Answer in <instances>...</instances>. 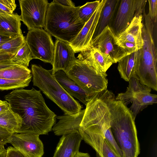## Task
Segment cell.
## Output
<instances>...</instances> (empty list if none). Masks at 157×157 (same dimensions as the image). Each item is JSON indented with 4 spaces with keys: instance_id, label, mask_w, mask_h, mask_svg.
<instances>
[{
    "instance_id": "6da1fadb",
    "label": "cell",
    "mask_w": 157,
    "mask_h": 157,
    "mask_svg": "<svg viewBox=\"0 0 157 157\" xmlns=\"http://www.w3.org/2000/svg\"><path fill=\"white\" fill-rule=\"evenodd\" d=\"M4 98L22 120L17 133L46 135L56 124L57 116L46 105L40 90L16 89Z\"/></svg>"
},
{
    "instance_id": "7a4b0ae2",
    "label": "cell",
    "mask_w": 157,
    "mask_h": 157,
    "mask_svg": "<svg viewBox=\"0 0 157 157\" xmlns=\"http://www.w3.org/2000/svg\"><path fill=\"white\" fill-rule=\"evenodd\" d=\"M103 96L110 113L111 131L123 154V157H137L140 144L135 122V118L127 106L115 99L114 94L107 90Z\"/></svg>"
},
{
    "instance_id": "3957f363",
    "label": "cell",
    "mask_w": 157,
    "mask_h": 157,
    "mask_svg": "<svg viewBox=\"0 0 157 157\" xmlns=\"http://www.w3.org/2000/svg\"><path fill=\"white\" fill-rule=\"evenodd\" d=\"M80 6H65L54 0L49 3L44 30L56 39L70 44L85 24L78 15Z\"/></svg>"
},
{
    "instance_id": "277c9868",
    "label": "cell",
    "mask_w": 157,
    "mask_h": 157,
    "mask_svg": "<svg viewBox=\"0 0 157 157\" xmlns=\"http://www.w3.org/2000/svg\"><path fill=\"white\" fill-rule=\"evenodd\" d=\"M142 23L143 46L140 49V56L136 74L141 84L157 91V50L153 37L155 24L145 11Z\"/></svg>"
},
{
    "instance_id": "5b68a950",
    "label": "cell",
    "mask_w": 157,
    "mask_h": 157,
    "mask_svg": "<svg viewBox=\"0 0 157 157\" xmlns=\"http://www.w3.org/2000/svg\"><path fill=\"white\" fill-rule=\"evenodd\" d=\"M32 82L49 98L63 112L73 115L80 112L83 106L69 94L56 80L52 69H45L40 65L31 66Z\"/></svg>"
},
{
    "instance_id": "8992f818",
    "label": "cell",
    "mask_w": 157,
    "mask_h": 157,
    "mask_svg": "<svg viewBox=\"0 0 157 157\" xmlns=\"http://www.w3.org/2000/svg\"><path fill=\"white\" fill-rule=\"evenodd\" d=\"M110 121L109 110L102 91L95 94L87 101L80 128L101 132L119 157H123L122 152L112 133Z\"/></svg>"
},
{
    "instance_id": "52a82bcc",
    "label": "cell",
    "mask_w": 157,
    "mask_h": 157,
    "mask_svg": "<svg viewBox=\"0 0 157 157\" xmlns=\"http://www.w3.org/2000/svg\"><path fill=\"white\" fill-rule=\"evenodd\" d=\"M66 73L81 87L91 93L96 94L107 89V74L98 73L82 60L77 59Z\"/></svg>"
},
{
    "instance_id": "ba28073f",
    "label": "cell",
    "mask_w": 157,
    "mask_h": 157,
    "mask_svg": "<svg viewBox=\"0 0 157 157\" xmlns=\"http://www.w3.org/2000/svg\"><path fill=\"white\" fill-rule=\"evenodd\" d=\"M25 42L33 59H39L52 65L55 44L48 33L42 28L30 30L27 33Z\"/></svg>"
},
{
    "instance_id": "9c48e42d",
    "label": "cell",
    "mask_w": 157,
    "mask_h": 157,
    "mask_svg": "<svg viewBox=\"0 0 157 157\" xmlns=\"http://www.w3.org/2000/svg\"><path fill=\"white\" fill-rule=\"evenodd\" d=\"M21 21L29 30L44 27L49 3L47 0H20Z\"/></svg>"
},
{
    "instance_id": "30bf717a",
    "label": "cell",
    "mask_w": 157,
    "mask_h": 157,
    "mask_svg": "<svg viewBox=\"0 0 157 157\" xmlns=\"http://www.w3.org/2000/svg\"><path fill=\"white\" fill-rule=\"evenodd\" d=\"M147 1L146 0L121 1L112 28L116 35L124 31L135 17L143 15Z\"/></svg>"
},
{
    "instance_id": "8fae6325",
    "label": "cell",
    "mask_w": 157,
    "mask_h": 157,
    "mask_svg": "<svg viewBox=\"0 0 157 157\" xmlns=\"http://www.w3.org/2000/svg\"><path fill=\"white\" fill-rule=\"evenodd\" d=\"M116 36L112 28L108 25L99 34L93 37L92 42V47L108 55L113 63L128 55L117 44Z\"/></svg>"
},
{
    "instance_id": "7c38bea8",
    "label": "cell",
    "mask_w": 157,
    "mask_h": 157,
    "mask_svg": "<svg viewBox=\"0 0 157 157\" xmlns=\"http://www.w3.org/2000/svg\"><path fill=\"white\" fill-rule=\"evenodd\" d=\"M106 1L101 0L98 6L90 18L85 23L75 38L69 44L75 53L86 51L92 47V39Z\"/></svg>"
},
{
    "instance_id": "4fadbf2b",
    "label": "cell",
    "mask_w": 157,
    "mask_h": 157,
    "mask_svg": "<svg viewBox=\"0 0 157 157\" xmlns=\"http://www.w3.org/2000/svg\"><path fill=\"white\" fill-rule=\"evenodd\" d=\"M39 135L25 133H14L10 136L9 143L26 157H42L44 146Z\"/></svg>"
},
{
    "instance_id": "5bb4252c",
    "label": "cell",
    "mask_w": 157,
    "mask_h": 157,
    "mask_svg": "<svg viewBox=\"0 0 157 157\" xmlns=\"http://www.w3.org/2000/svg\"><path fill=\"white\" fill-rule=\"evenodd\" d=\"M55 44L53 63V74L59 70L67 73L71 69L77 59L75 56V53L69 44L57 39Z\"/></svg>"
},
{
    "instance_id": "9a60e30c",
    "label": "cell",
    "mask_w": 157,
    "mask_h": 157,
    "mask_svg": "<svg viewBox=\"0 0 157 157\" xmlns=\"http://www.w3.org/2000/svg\"><path fill=\"white\" fill-rule=\"evenodd\" d=\"M79 133L82 140L95 150L97 157H119L100 132L93 129L79 128Z\"/></svg>"
},
{
    "instance_id": "2e32d148",
    "label": "cell",
    "mask_w": 157,
    "mask_h": 157,
    "mask_svg": "<svg viewBox=\"0 0 157 157\" xmlns=\"http://www.w3.org/2000/svg\"><path fill=\"white\" fill-rule=\"evenodd\" d=\"M77 58L85 62L99 73L106 74L107 71L113 63L108 55L93 47L88 50L80 52Z\"/></svg>"
},
{
    "instance_id": "e0dca14e",
    "label": "cell",
    "mask_w": 157,
    "mask_h": 157,
    "mask_svg": "<svg viewBox=\"0 0 157 157\" xmlns=\"http://www.w3.org/2000/svg\"><path fill=\"white\" fill-rule=\"evenodd\" d=\"M82 140V137L78 131L63 135L53 157H75L79 152Z\"/></svg>"
},
{
    "instance_id": "ac0fdd59",
    "label": "cell",
    "mask_w": 157,
    "mask_h": 157,
    "mask_svg": "<svg viewBox=\"0 0 157 157\" xmlns=\"http://www.w3.org/2000/svg\"><path fill=\"white\" fill-rule=\"evenodd\" d=\"M54 75L59 83L69 94L78 99L86 105L90 98L96 94H93L83 89L63 70L57 71Z\"/></svg>"
},
{
    "instance_id": "d6986e66",
    "label": "cell",
    "mask_w": 157,
    "mask_h": 157,
    "mask_svg": "<svg viewBox=\"0 0 157 157\" xmlns=\"http://www.w3.org/2000/svg\"><path fill=\"white\" fill-rule=\"evenodd\" d=\"M85 109L73 115H64L56 117L59 121L53 127L52 130L56 135L63 136L75 131L79 132L80 124L82 120Z\"/></svg>"
},
{
    "instance_id": "ffe728a7",
    "label": "cell",
    "mask_w": 157,
    "mask_h": 157,
    "mask_svg": "<svg viewBox=\"0 0 157 157\" xmlns=\"http://www.w3.org/2000/svg\"><path fill=\"white\" fill-rule=\"evenodd\" d=\"M142 20L143 15L135 17L129 26L124 31L116 35L117 43L124 42H132L142 48L143 46L142 35Z\"/></svg>"
},
{
    "instance_id": "44dd1931",
    "label": "cell",
    "mask_w": 157,
    "mask_h": 157,
    "mask_svg": "<svg viewBox=\"0 0 157 157\" xmlns=\"http://www.w3.org/2000/svg\"><path fill=\"white\" fill-rule=\"evenodd\" d=\"M21 21L17 13H0V35L12 38L21 35Z\"/></svg>"
},
{
    "instance_id": "7402d4cb",
    "label": "cell",
    "mask_w": 157,
    "mask_h": 157,
    "mask_svg": "<svg viewBox=\"0 0 157 157\" xmlns=\"http://www.w3.org/2000/svg\"><path fill=\"white\" fill-rule=\"evenodd\" d=\"M140 56V50L126 55L118 62L117 69L121 77L128 82L130 78L136 74L137 64Z\"/></svg>"
},
{
    "instance_id": "603a6c76",
    "label": "cell",
    "mask_w": 157,
    "mask_h": 157,
    "mask_svg": "<svg viewBox=\"0 0 157 157\" xmlns=\"http://www.w3.org/2000/svg\"><path fill=\"white\" fill-rule=\"evenodd\" d=\"M129 85L124 93L119 94L115 99L121 101L126 106L132 103L134 97L136 93L141 92H150L151 89L149 87L141 84L136 75L130 79Z\"/></svg>"
},
{
    "instance_id": "cb8c5ba5",
    "label": "cell",
    "mask_w": 157,
    "mask_h": 157,
    "mask_svg": "<svg viewBox=\"0 0 157 157\" xmlns=\"http://www.w3.org/2000/svg\"><path fill=\"white\" fill-rule=\"evenodd\" d=\"M157 102V96L150 92H141L135 94L129 109L135 118L137 114L148 105Z\"/></svg>"
},
{
    "instance_id": "d4e9b609",
    "label": "cell",
    "mask_w": 157,
    "mask_h": 157,
    "mask_svg": "<svg viewBox=\"0 0 157 157\" xmlns=\"http://www.w3.org/2000/svg\"><path fill=\"white\" fill-rule=\"evenodd\" d=\"M31 71L28 67L19 64L14 65L0 70V78L10 80L32 79Z\"/></svg>"
},
{
    "instance_id": "484cf974",
    "label": "cell",
    "mask_w": 157,
    "mask_h": 157,
    "mask_svg": "<svg viewBox=\"0 0 157 157\" xmlns=\"http://www.w3.org/2000/svg\"><path fill=\"white\" fill-rule=\"evenodd\" d=\"M119 1V0H106L101 10L98 23L95 31L97 32L96 35L93 37L99 34L106 26L109 25Z\"/></svg>"
},
{
    "instance_id": "4316f807",
    "label": "cell",
    "mask_w": 157,
    "mask_h": 157,
    "mask_svg": "<svg viewBox=\"0 0 157 157\" xmlns=\"http://www.w3.org/2000/svg\"><path fill=\"white\" fill-rule=\"evenodd\" d=\"M22 122L21 118L10 109L0 114V126L12 134L17 133Z\"/></svg>"
},
{
    "instance_id": "83f0119b",
    "label": "cell",
    "mask_w": 157,
    "mask_h": 157,
    "mask_svg": "<svg viewBox=\"0 0 157 157\" xmlns=\"http://www.w3.org/2000/svg\"><path fill=\"white\" fill-rule=\"evenodd\" d=\"M25 42L23 34L0 45V53L14 56Z\"/></svg>"
},
{
    "instance_id": "f1b7e54d",
    "label": "cell",
    "mask_w": 157,
    "mask_h": 157,
    "mask_svg": "<svg viewBox=\"0 0 157 157\" xmlns=\"http://www.w3.org/2000/svg\"><path fill=\"white\" fill-rule=\"evenodd\" d=\"M33 59L32 53L25 42L13 57L12 60L28 67L30 61Z\"/></svg>"
},
{
    "instance_id": "f546056e",
    "label": "cell",
    "mask_w": 157,
    "mask_h": 157,
    "mask_svg": "<svg viewBox=\"0 0 157 157\" xmlns=\"http://www.w3.org/2000/svg\"><path fill=\"white\" fill-rule=\"evenodd\" d=\"M32 79L25 80H10L0 78V90H8L28 86Z\"/></svg>"
},
{
    "instance_id": "4dcf8cb0",
    "label": "cell",
    "mask_w": 157,
    "mask_h": 157,
    "mask_svg": "<svg viewBox=\"0 0 157 157\" xmlns=\"http://www.w3.org/2000/svg\"><path fill=\"white\" fill-rule=\"evenodd\" d=\"M100 2L101 0H97L87 2L85 4L80 6L78 10V15L83 22L85 23L90 18Z\"/></svg>"
},
{
    "instance_id": "1f68e13d",
    "label": "cell",
    "mask_w": 157,
    "mask_h": 157,
    "mask_svg": "<svg viewBox=\"0 0 157 157\" xmlns=\"http://www.w3.org/2000/svg\"><path fill=\"white\" fill-rule=\"evenodd\" d=\"M14 0H0V13L12 14L16 7Z\"/></svg>"
},
{
    "instance_id": "d6a6232c",
    "label": "cell",
    "mask_w": 157,
    "mask_h": 157,
    "mask_svg": "<svg viewBox=\"0 0 157 157\" xmlns=\"http://www.w3.org/2000/svg\"><path fill=\"white\" fill-rule=\"evenodd\" d=\"M117 44L128 55L136 52L142 48L135 43L128 42H119Z\"/></svg>"
},
{
    "instance_id": "836d02e7",
    "label": "cell",
    "mask_w": 157,
    "mask_h": 157,
    "mask_svg": "<svg viewBox=\"0 0 157 157\" xmlns=\"http://www.w3.org/2000/svg\"><path fill=\"white\" fill-rule=\"evenodd\" d=\"M149 10L148 13L153 23L155 24L157 20V0H149Z\"/></svg>"
},
{
    "instance_id": "e575fe53",
    "label": "cell",
    "mask_w": 157,
    "mask_h": 157,
    "mask_svg": "<svg viewBox=\"0 0 157 157\" xmlns=\"http://www.w3.org/2000/svg\"><path fill=\"white\" fill-rule=\"evenodd\" d=\"M12 134L6 129L0 126V147L4 146L9 143V139Z\"/></svg>"
},
{
    "instance_id": "d590c367",
    "label": "cell",
    "mask_w": 157,
    "mask_h": 157,
    "mask_svg": "<svg viewBox=\"0 0 157 157\" xmlns=\"http://www.w3.org/2000/svg\"><path fill=\"white\" fill-rule=\"evenodd\" d=\"M5 157H26L23 154L13 147H9L6 149Z\"/></svg>"
},
{
    "instance_id": "8d00e7d4",
    "label": "cell",
    "mask_w": 157,
    "mask_h": 157,
    "mask_svg": "<svg viewBox=\"0 0 157 157\" xmlns=\"http://www.w3.org/2000/svg\"><path fill=\"white\" fill-rule=\"evenodd\" d=\"M10 109V105L8 101L0 100V114Z\"/></svg>"
},
{
    "instance_id": "74e56055",
    "label": "cell",
    "mask_w": 157,
    "mask_h": 157,
    "mask_svg": "<svg viewBox=\"0 0 157 157\" xmlns=\"http://www.w3.org/2000/svg\"><path fill=\"white\" fill-rule=\"evenodd\" d=\"M13 56L11 55L0 53V63L12 61V59Z\"/></svg>"
},
{
    "instance_id": "f35d334b",
    "label": "cell",
    "mask_w": 157,
    "mask_h": 157,
    "mask_svg": "<svg viewBox=\"0 0 157 157\" xmlns=\"http://www.w3.org/2000/svg\"><path fill=\"white\" fill-rule=\"evenodd\" d=\"M65 6L69 7H75V5L72 1L71 0H54Z\"/></svg>"
},
{
    "instance_id": "ab89813d",
    "label": "cell",
    "mask_w": 157,
    "mask_h": 157,
    "mask_svg": "<svg viewBox=\"0 0 157 157\" xmlns=\"http://www.w3.org/2000/svg\"><path fill=\"white\" fill-rule=\"evenodd\" d=\"M16 64H19L12 61L7 62L0 63V70L9 67Z\"/></svg>"
},
{
    "instance_id": "60d3db41",
    "label": "cell",
    "mask_w": 157,
    "mask_h": 157,
    "mask_svg": "<svg viewBox=\"0 0 157 157\" xmlns=\"http://www.w3.org/2000/svg\"><path fill=\"white\" fill-rule=\"evenodd\" d=\"M13 39V38L0 35V45Z\"/></svg>"
},
{
    "instance_id": "b9f144b4",
    "label": "cell",
    "mask_w": 157,
    "mask_h": 157,
    "mask_svg": "<svg viewBox=\"0 0 157 157\" xmlns=\"http://www.w3.org/2000/svg\"><path fill=\"white\" fill-rule=\"evenodd\" d=\"M6 150L4 146L0 147V157H5Z\"/></svg>"
},
{
    "instance_id": "7bdbcfd3",
    "label": "cell",
    "mask_w": 157,
    "mask_h": 157,
    "mask_svg": "<svg viewBox=\"0 0 157 157\" xmlns=\"http://www.w3.org/2000/svg\"><path fill=\"white\" fill-rule=\"evenodd\" d=\"M75 157H90L88 153H84L78 152Z\"/></svg>"
}]
</instances>
